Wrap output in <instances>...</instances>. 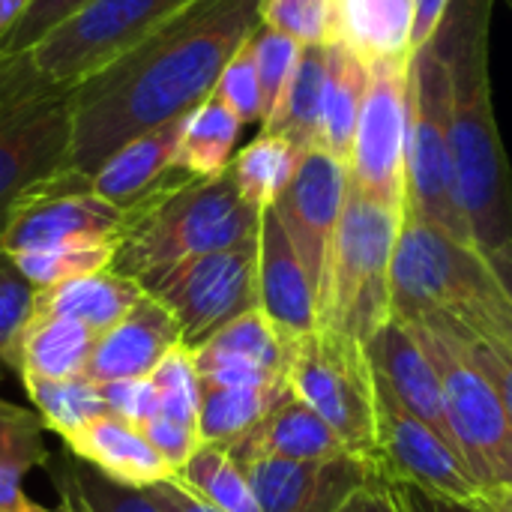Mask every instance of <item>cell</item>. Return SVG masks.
I'll return each instance as SVG.
<instances>
[{"label": "cell", "instance_id": "obj_1", "mask_svg": "<svg viewBox=\"0 0 512 512\" xmlns=\"http://www.w3.org/2000/svg\"><path fill=\"white\" fill-rule=\"evenodd\" d=\"M261 24V0H195L138 48L72 87L69 165L93 177L126 141L186 117Z\"/></svg>", "mask_w": 512, "mask_h": 512}, {"label": "cell", "instance_id": "obj_2", "mask_svg": "<svg viewBox=\"0 0 512 512\" xmlns=\"http://www.w3.org/2000/svg\"><path fill=\"white\" fill-rule=\"evenodd\" d=\"M492 0H453L435 33L453 78V177L456 201L483 255L512 246V171L489 81Z\"/></svg>", "mask_w": 512, "mask_h": 512}, {"label": "cell", "instance_id": "obj_3", "mask_svg": "<svg viewBox=\"0 0 512 512\" xmlns=\"http://www.w3.org/2000/svg\"><path fill=\"white\" fill-rule=\"evenodd\" d=\"M390 297L402 321L438 318L453 330L512 348V300L489 258L429 222L402 216Z\"/></svg>", "mask_w": 512, "mask_h": 512}, {"label": "cell", "instance_id": "obj_4", "mask_svg": "<svg viewBox=\"0 0 512 512\" xmlns=\"http://www.w3.org/2000/svg\"><path fill=\"white\" fill-rule=\"evenodd\" d=\"M261 213L231 171L201 180L174 165L159 189L126 210L111 270L141 282L186 258L240 246L258 237Z\"/></svg>", "mask_w": 512, "mask_h": 512}, {"label": "cell", "instance_id": "obj_5", "mask_svg": "<svg viewBox=\"0 0 512 512\" xmlns=\"http://www.w3.org/2000/svg\"><path fill=\"white\" fill-rule=\"evenodd\" d=\"M402 216V210L378 204L348 186L330 252L318 324L348 333L366 345L390 321V264Z\"/></svg>", "mask_w": 512, "mask_h": 512}, {"label": "cell", "instance_id": "obj_6", "mask_svg": "<svg viewBox=\"0 0 512 512\" xmlns=\"http://www.w3.org/2000/svg\"><path fill=\"white\" fill-rule=\"evenodd\" d=\"M453 78L438 39L411 54L408 147H405V216L429 222L471 243V228L456 201L453 177Z\"/></svg>", "mask_w": 512, "mask_h": 512}, {"label": "cell", "instance_id": "obj_7", "mask_svg": "<svg viewBox=\"0 0 512 512\" xmlns=\"http://www.w3.org/2000/svg\"><path fill=\"white\" fill-rule=\"evenodd\" d=\"M432 369L438 372L447 423L465 465L483 489L512 483V423L483 372L465 357L459 342L432 318L405 321Z\"/></svg>", "mask_w": 512, "mask_h": 512}, {"label": "cell", "instance_id": "obj_8", "mask_svg": "<svg viewBox=\"0 0 512 512\" xmlns=\"http://www.w3.org/2000/svg\"><path fill=\"white\" fill-rule=\"evenodd\" d=\"M288 381L297 399L321 414L351 453L378 462V390L363 342L318 324L297 342Z\"/></svg>", "mask_w": 512, "mask_h": 512}, {"label": "cell", "instance_id": "obj_9", "mask_svg": "<svg viewBox=\"0 0 512 512\" xmlns=\"http://www.w3.org/2000/svg\"><path fill=\"white\" fill-rule=\"evenodd\" d=\"M189 3L195 0H90L45 33L30 60L48 84L75 87L138 48Z\"/></svg>", "mask_w": 512, "mask_h": 512}, {"label": "cell", "instance_id": "obj_10", "mask_svg": "<svg viewBox=\"0 0 512 512\" xmlns=\"http://www.w3.org/2000/svg\"><path fill=\"white\" fill-rule=\"evenodd\" d=\"M141 285L171 309L183 345L195 351L225 324L258 309V237L171 264L141 279Z\"/></svg>", "mask_w": 512, "mask_h": 512}, {"label": "cell", "instance_id": "obj_11", "mask_svg": "<svg viewBox=\"0 0 512 512\" xmlns=\"http://www.w3.org/2000/svg\"><path fill=\"white\" fill-rule=\"evenodd\" d=\"M72 87L45 84L0 105V249L24 195L72 168Z\"/></svg>", "mask_w": 512, "mask_h": 512}, {"label": "cell", "instance_id": "obj_12", "mask_svg": "<svg viewBox=\"0 0 512 512\" xmlns=\"http://www.w3.org/2000/svg\"><path fill=\"white\" fill-rule=\"evenodd\" d=\"M411 57L369 63V87L348 156V186L405 213Z\"/></svg>", "mask_w": 512, "mask_h": 512}, {"label": "cell", "instance_id": "obj_13", "mask_svg": "<svg viewBox=\"0 0 512 512\" xmlns=\"http://www.w3.org/2000/svg\"><path fill=\"white\" fill-rule=\"evenodd\" d=\"M375 423H378V465L396 486H414L420 492L450 501H480L483 486L465 465V459L420 417H414L396 393L375 372Z\"/></svg>", "mask_w": 512, "mask_h": 512}, {"label": "cell", "instance_id": "obj_14", "mask_svg": "<svg viewBox=\"0 0 512 512\" xmlns=\"http://www.w3.org/2000/svg\"><path fill=\"white\" fill-rule=\"evenodd\" d=\"M123 228L126 210L99 198L87 174L66 168L24 195L6 228L3 252L21 255L75 240H120Z\"/></svg>", "mask_w": 512, "mask_h": 512}, {"label": "cell", "instance_id": "obj_15", "mask_svg": "<svg viewBox=\"0 0 512 512\" xmlns=\"http://www.w3.org/2000/svg\"><path fill=\"white\" fill-rule=\"evenodd\" d=\"M345 198H348V165L333 153H327L324 147H312L303 153L294 180L273 204L288 240L294 243L309 273V282L318 297V315H321L330 252H333Z\"/></svg>", "mask_w": 512, "mask_h": 512}, {"label": "cell", "instance_id": "obj_16", "mask_svg": "<svg viewBox=\"0 0 512 512\" xmlns=\"http://www.w3.org/2000/svg\"><path fill=\"white\" fill-rule=\"evenodd\" d=\"M264 512H336L351 492L384 474L375 459L339 453L318 462L249 459L237 462Z\"/></svg>", "mask_w": 512, "mask_h": 512}, {"label": "cell", "instance_id": "obj_17", "mask_svg": "<svg viewBox=\"0 0 512 512\" xmlns=\"http://www.w3.org/2000/svg\"><path fill=\"white\" fill-rule=\"evenodd\" d=\"M177 345H183L177 318L165 303L144 294L114 327L96 336L84 378L93 384L150 378Z\"/></svg>", "mask_w": 512, "mask_h": 512}, {"label": "cell", "instance_id": "obj_18", "mask_svg": "<svg viewBox=\"0 0 512 512\" xmlns=\"http://www.w3.org/2000/svg\"><path fill=\"white\" fill-rule=\"evenodd\" d=\"M258 309L294 342L318 330L315 288L273 207L258 231Z\"/></svg>", "mask_w": 512, "mask_h": 512}, {"label": "cell", "instance_id": "obj_19", "mask_svg": "<svg viewBox=\"0 0 512 512\" xmlns=\"http://www.w3.org/2000/svg\"><path fill=\"white\" fill-rule=\"evenodd\" d=\"M366 354L372 360V369L396 393V399L456 450L438 372L432 369L414 330L402 318L390 315V321L366 342Z\"/></svg>", "mask_w": 512, "mask_h": 512}, {"label": "cell", "instance_id": "obj_20", "mask_svg": "<svg viewBox=\"0 0 512 512\" xmlns=\"http://www.w3.org/2000/svg\"><path fill=\"white\" fill-rule=\"evenodd\" d=\"M234 462L249 459H285V462H318L339 453H351L342 438L315 414L297 393L273 408L258 426H252L240 441L225 447Z\"/></svg>", "mask_w": 512, "mask_h": 512}, {"label": "cell", "instance_id": "obj_21", "mask_svg": "<svg viewBox=\"0 0 512 512\" xmlns=\"http://www.w3.org/2000/svg\"><path fill=\"white\" fill-rule=\"evenodd\" d=\"M63 447L105 477L132 489H147L174 477V471L150 447L141 429L123 423L120 417H96L93 423L63 438Z\"/></svg>", "mask_w": 512, "mask_h": 512}, {"label": "cell", "instance_id": "obj_22", "mask_svg": "<svg viewBox=\"0 0 512 512\" xmlns=\"http://www.w3.org/2000/svg\"><path fill=\"white\" fill-rule=\"evenodd\" d=\"M180 129H183V117L126 141L90 177L93 192L120 210L135 207L141 198H147L153 189H159L165 183V177L174 171Z\"/></svg>", "mask_w": 512, "mask_h": 512}, {"label": "cell", "instance_id": "obj_23", "mask_svg": "<svg viewBox=\"0 0 512 512\" xmlns=\"http://www.w3.org/2000/svg\"><path fill=\"white\" fill-rule=\"evenodd\" d=\"M144 285L117 270L75 276L36 291V315H60L81 321L96 336L114 327L141 297Z\"/></svg>", "mask_w": 512, "mask_h": 512}, {"label": "cell", "instance_id": "obj_24", "mask_svg": "<svg viewBox=\"0 0 512 512\" xmlns=\"http://www.w3.org/2000/svg\"><path fill=\"white\" fill-rule=\"evenodd\" d=\"M417 0H336L339 42L366 63L411 57Z\"/></svg>", "mask_w": 512, "mask_h": 512}, {"label": "cell", "instance_id": "obj_25", "mask_svg": "<svg viewBox=\"0 0 512 512\" xmlns=\"http://www.w3.org/2000/svg\"><path fill=\"white\" fill-rule=\"evenodd\" d=\"M42 468L63 512H159L144 489H132L105 477L66 447L60 453H48Z\"/></svg>", "mask_w": 512, "mask_h": 512}, {"label": "cell", "instance_id": "obj_26", "mask_svg": "<svg viewBox=\"0 0 512 512\" xmlns=\"http://www.w3.org/2000/svg\"><path fill=\"white\" fill-rule=\"evenodd\" d=\"M291 396H294L291 381L255 384V387L201 384V408H198L201 444L231 447Z\"/></svg>", "mask_w": 512, "mask_h": 512}, {"label": "cell", "instance_id": "obj_27", "mask_svg": "<svg viewBox=\"0 0 512 512\" xmlns=\"http://www.w3.org/2000/svg\"><path fill=\"white\" fill-rule=\"evenodd\" d=\"M366 87H369V63L342 42L330 45L327 48V93H324L318 147H324L345 165L351 156Z\"/></svg>", "mask_w": 512, "mask_h": 512}, {"label": "cell", "instance_id": "obj_28", "mask_svg": "<svg viewBox=\"0 0 512 512\" xmlns=\"http://www.w3.org/2000/svg\"><path fill=\"white\" fill-rule=\"evenodd\" d=\"M96 333L81 321L60 318V315H36L21 336L18 351V378H78L87 369Z\"/></svg>", "mask_w": 512, "mask_h": 512}, {"label": "cell", "instance_id": "obj_29", "mask_svg": "<svg viewBox=\"0 0 512 512\" xmlns=\"http://www.w3.org/2000/svg\"><path fill=\"white\" fill-rule=\"evenodd\" d=\"M243 123L216 96H207L183 117L174 165L192 177H219L231 168Z\"/></svg>", "mask_w": 512, "mask_h": 512}, {"label": "cell", "instance_id": "obj_30", "mask_svg": "<svg viewBox=\"0 0 512 512\" xmlns=\"http://www.w3.org/2000/svg\"><path fill=\"white\" fill-rule=\"evenodd\" d=\"M324 93H327V48H303L294 81L276 114L267 123H261V132L288 138L300 153L318 147Z\"/></svg>", "mask_w": 512, "mask_h": 512}, {"label": "cell", "instance_id": "obj_31", "mask_svg": "<svg viewBox=\"0 0 512 512\" xmlns=\"http://www.w3.org/2000/svg\"><path fill=\"white\" fill-rule=\"evenodd\" d=\"M303 153L282 135L258 132L255 141H249L234 159H231V177L240 189V195L258 207L267 210L279 201V195L288 189V183L297 174Z\"/></svg>", "mask_w": 512, "mask_h": 512}, {"label": "cell", "instance_id": "obj_32", "mask_svg": "<svg viewBox=\"0 0 512 512\" xmlns=\"http://www.w3.org/2000/svg\"><path fill=\"white\" fill-rule=\"evenodd\" d=\"M21 384H24L36 414L42 417L45 429L60 438H69L72 432L93 423L96 417H111L99 384H93L84 375L63 378V381L21 375Z\"/></svg>", "mask_w": 512, "mask_h": 512}, {"label": "cell", "instance_id": "obj_33", "mask_svg": "<svg viewBox=\"0 0 512 512\" xmlns=\"http://www.w3.org/2000/svg\"><path fill=\"white\" fill-rule=\"evenodd\" d=\"M174 480L219 512H264L243 468L225 447L201 444L195 456L174 474Z\"/></svg>", "mask_w": 512, "mask_h": 512}, {"label": "cell", "instance_id": "obj_34", "mask_svg": "<svg viewBox=\"0 0 512 512\" xmlns=\"http://www.w3.org/2000/svg\"><path fill=\"white\" fill-rule=\"evenodd\" d=\"M300 342V339H297ZM294 339H288L261 309H249L246 315L234 318L231 324H225L219 333H213L201 348L210 351H222V354H234L243 360L258 363L261 369H267L276 378H288L291 372V360H294Z\"/></svg>", "mask_w": 512, "mask_h": 512}, {"label": "cell", "instance_id": "obj_35", "mask_svg": "<svg viewBox=\"0 0 512 512\" xmlns=\"http://www.w3.org/2000/svg\"><path fill=\"white\" fill-rule=\"evenodd\" d=\"M117 252V240H75V243H60L51 249H36V252H21L12 255L18 270L27 276V282L39 291L75 276H90L111 270Z\"/></svg>", "mask_w": 512, "mask_h": 512}, {"label": "cell", "instance_id": "obj_36", "mask_svg": "<svg viewBox=\"0 0 512 512\" xmlns=\"http://www.w3.org/2000/svg\"><path fill=\"white\" fill-rule=\"evenodd\" d=\"M261 24L291 36L303 48L339 45L336 0H261Z\"/></svg>", "mask_w": 512, "mask_h": 512}, {"label": "cell", "instance_id": "obj_37", "mask_svg": "<svg viewBox=\"0 0 512 512\" xmlns=\"http://www.w3.org/2000/svg\"><path fill=\"white\" fill-rule=\"evenodd\" d=\"M252 48V60L258 69V81H261V99H264V123L276 114V108L282 105L294 72L300 66L303 57V45L294 42L291 36L270 30L264 24H258V30L249 39Z\"/></svg>", "mask_w": 512, "mask_h": 512}, {"label": "cell", "instance_id": "obj_38", "mask_svg": "<svg viewBox=\"0 0 512 512\" xmlns=\"http://www.w3.org/2000/svg\"><path fill=\"white\" fill-rule=\"evenodd\" d=\"M36 318V288L18 270L15 258L0 249V363L18 375L21 336Z\"/></svg>", "mask_w": 512, "mask_h": 512}, {"label": "cell", "instance_id": "obj_39", "mask_svg": "<svg viewBox=\"0 0 512 512\" xmlns=\"http://www.w3.org/2000/svg\"><path fill=\"white\" fill-rule=\"evenodd\" d=\"M156 396H159V414L186 426L198 429V408H201V378L192 360V351L186 345H177L165 354V360L150 375Z\"/></svg>", "mask_w": 512, "mask_h": 512}, {"label": "cell", "instance_id": "obj_40", "mask_svg": "<svg viewBox=\"0 0 512 512\" xmlns=\"http://www.w3.org/2000/svg\"><path fill=\"white\" fill-rule=\"evenodd\" d=\"M42 432L45 423L36 411L0 399V465H12L24 474L42 468L48 459Z\"/></svg>", "mask_w": 512, "mask_h": 512}, {"label": "cell", "instance_id": "obj_41", "mask_svg": "<svg viewBox=\"0 0 512 512\" xmlns=\"http://www.w3.org/2000/svg\"><path fill=\"white\" fill-rule=\"evenodd\" d=\"M225 108H231L237 114V120L246 123H264V99H261V81H258V69L252 60V48L249 42L225 63L213 93Z\"/></svg>", "mask_w": 512, "mask_h": 512}, {"label": "cell", "instance_id": "obj_42", "mask_svg": "<svg viewBox=\"0 0 512 512\" xmlns=\"http://www.w3.org/2000/svg\"><path fill=\"white\" fill-rule=\"evenodd\" d=\"M438 321V318H432ZM444 330H450V336L459 342V348L465 351V357L483 372V378L495 387L507 417L512 423V348L501 345V342H489V339H477V336H468L462 330H453L447 327L444 321H438Z\"/></svg>", "mask_w": 512, "mask_h": 512}, {"label": "cell", "instance_id": "obj_43", "mask_svg": "<svg viewBox=\"0 0 512 512\" xmlns=\"http://www.w3.org/2000/svg\"><path fill=\"white\" fill-rule=\"evenodd\" d=\"M87 3L90 0H33L27 15L0 42V51L3 54H24V51H30L45 33H51L57 24H63L69 15H75Z\"/></svg>", "mask_w": 512, "mask_h": 512}, {"label": "cell", "instance_id": "obj_44", "mask_svg": "<svg viewBox=\"0 0 512 512\" xmlns=\"http://www.w3.org/2000/svg\"><path fill=\"white\" fill-rule=\"evenodd\" d=\"M102 399L108 405L111 417H120L129 426H144L147 420L159 417V396L150 378H132V381H108L99 384Z\"/></svg>", "mask_w": 512, "mask_h": 512}, {"label": "cell", "instance_id": "obj_45", "mask_svg": "<svg viewBox=\"0 0 512 512\" xmlns=\"http://www.w3.org/2000/svg\"><path fill=\"white\" fill-rule=\"evenodd\" d=\"M141 435L150 441V447L165 459V465L177 474L192 456L195 450L201 447V432L195 426H186V423H177V420H168V417H153L147 420L144 426H138Z\"/></svg>", "mask_w": 512, "mask_h": 512}, {"label": "cell", "instance_id": "obj_46", "mask_svg": "<svg viewBox=\"0 0 512 512\" xmlns=\"http://www.w3.org/2000/svg\"><path fill=\"white\" fill-rule=\"evenodd\" d=\"M336 512H405V501L396 483H390L384 474H375L369 483L351 492Z\"/></svg>", "mask_w": 512, "mask_h": 512}, {"label": "cell", "instance_id": "obj_47", "mask_svg": "<svg viewBox=\"0 0 512 512\" xmlns=\"http://www.w3.org/2000/svg\"><path fill=\"white\" fill-rule=\"evenodd\" d=\"M150 495V501L159 507V512H219L216 507H210L207 501H201L198 495H192L183 483H177L174 477L147 486L144 489Z\"/></svg>", "mask_w": 512, "mask_h": 512}, {"label": "cell", "instance_id": "obj_48", "mask_svg": "<svg viewBox=\"0 0 512 512\" xmlns=\"http://www.w3.org/2000/svg\"><path fill=\"white\" fill-rule=\"evenodd\" d=\"M450 3L453 0H417V9H414V39H411V48L420 51L423 45H429L435 39V33L441 30L447 12H450Z\"/></svg>", "mask_w": 512, "mask_h": 512}, {"label": "cell", "instance_id": "obj_49", "mask_svg": "<svg viewBox=\"0 0 512 512\" xmlns=\"http://www.w3.org/2000/svg\"><path fill=\"white\" fill-rule=\"evenodd\" d=\"M21 477H24V471H18L12 465H0V512H63L60 507L45 510L36 501H30L27 492L21 489Z\"/></svg>", "mask_w": 512, "mask_h": 512}, {"label": "cell", "instance_id": "obj_50", "mask_svg": "<svg viewBox=\"0 0 512 512\" xmlns=\"http://www.w3.org/2000/svg\"><path fill=\"white\" fill-rule=\"evenodd\" d=\"M399 495L405 501V512H489L486 507H480V504L438 498V495L420 492L414 486H399Z\"/></svg>", "mask_w": 512, "mask_h": 512}, {"label": "cell", "instance_id": "obj_51", "mask_svg": "<svg viewBox=\"0 0 512 512\" xmlns=\"http://www.w3.org/2000/svg\"><path fill=\"white\" fill-rule=\"evenodd\" d=\"M33 0H0V42L12 33V27L27 15Z\"/></svg>", "mask_w": 512, "mask_h": 512}, {"label": "cell", "instance_id": "obj_52", "mask_svg": "<svg viewBox=\"0 0 512 512\" xmlns=\"http://www.w3.org/2000/svg\"><path fill=\"white\" fill-rule=\"evenodd\" d=\"M489 512H512V483L498 486V489H483L480 501H474Z\"/></svg>", "mask_w": 512, "mask_h": 512}, {"label": "cell", "instance_id": "obj_53", "mask_svg": "<svg viewBox=\"0 0 512 512\" xmlns=\"http://www.w3.org/2000/svg\"><path fill=\"white\" fill-rule=\"evenodd\" d=\"M486 258H489V264H492L495 276L501 279V285H504L507 297L512 300V246H510V249H504V252L486 255Z\"/></svg>", "mask_w": 512, "mask_h": 512}, {"label": "cell", "instance_id": "obj_54", "mask_svg": "<svg viewBox=\"0 0 512 512\" xmlns=\"http://www.w3.org/2000/svg\"><path fill=\"white\" fill-rule=\"evenodd\" d=\"M504 3H507V6H510V9H512V0H504Z\"/></svg>", "mask_w": 512, "mask_h": 512}]
</instances>
